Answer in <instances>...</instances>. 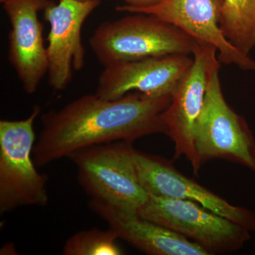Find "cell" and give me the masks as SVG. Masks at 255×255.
<instances>
[{
    "label": "cell",
    "instance_id": "6da1fadb",
    "mask_svg": "<svg viewBox=\"0 0 255 255\" xmlns=\"http://www.w3.org/2000/svg\"><path fill=\"white\" fill-rule=\"evenodd\" d=\"M171 100L172 95L151 97L137 92L117 100L95 94L50 110L41 117L42 128L33 150L35 163L44 167L90 146L165 134L162 116Z\"/></svg>",
    "mask_w": 255,
    "mask_h": 255
},
{
    "label": "cell",
    "instance_id": "7a4b0ae2",
    "mask_svg": "<svg viewBox=\"0 0 255 255\" xmlns=\"http://www.w3.org/2000/svg\"><path fill=\"white\" fill-rule=\"evenodd\" d=\"M104 67L152 57L193 55L198 41L152 15L137 14L100 23L89 39Z\"/></svg>",
    "mask_w": 255,
    "mask_h": 255
},
{
    "label": "cell",
    "instance_id": "3957f363",
    "mask_svg": "<svg viewBox=\"0 0 255 255\" xmlns=\"http://www.w3.org/2000/svg\"><path fill=\"white\" fill-rule=\"evenodd\" d=\"M132 142L116 141L90 146L68 158L78 181L91 199L136 214L148 199L137 177Z\"/></svg>",
    "mask_w": 255,
    "mask_h": 255
},
{
    "label": "cell",
    "instance_id": "277c9868",
    "mask_svg": "<svg viewBox=\"0 0 255 255\" xmlns=\"http://www.w3.org/2000/svg\"><path fill=\"white\" fill-rule=\"evenodd\" d=\"M41 108L35 106L27 118L0 121V214L26 206L48 203L47 177L37 171L33 150L34 122Z\"/></svg>",
    "mask_w": 255,
    "mask_h": 255
},
{
    "label": "cell",
    "instance_id": "5b68a950",
    "mask_svg": "<svg viewBox=\"0 0 255 255\" xmlns=\"http://www.w3.org/2000/svg\"><path fill=\"white\" fill-rule=\"evenodd\" d=\"M219 69L211 72L204 106L196 122V152L202 164L211 159H226L255 174L254 135L246 120L225 100Z\"/></svg>",
    "mask_w": 255,
    "mask_h": 255
},
{
    "label": "cell",
    "instance_id": "8992f818",
    "mask_svg": "<svg viewBox=\"0 0 255 255\" xmlns=\"http://www.w3.org/2000/svg\"><path fill=\"white\" fill-rule=\"evenodd\" d=\"M148 196L137 215L191 239L209 255L239 251L251 240L246 228L198 203Z\"/></svg>",
    "mask_w": 255,
    "mask_h": 255
},
{
    "label": "cell",
    "instance_id": "52a82bcc",
    "mask_svg": "<svg viewBox=\"0 0 255 255\" xmlns=\"http://www.w3.org/2000/svg\"><path fill=\"white\" fill-rule=\"evenodd\" d=\"M192 56V65L174 90L162 117L165 134L174 143V157H185L197 175L202 163L194 143L196 124L204 106L210 75L220 67V62L216 48L200 42Z\"/></svg>",
    "mask_w": 255,
    "mask_h": 255
},
{
    "label": "cell",
    "instance_id": "ba28073f",
    "mask_svg": "<svg viewBox=\"0 0 255 255\" xmlns=\"http://www.w3.org/2000/svg\"><path fill=\"white\" fill-rule=\"evenodd\" d=\"M224 0H160L146 7L121 5L118 11L152 15L187 33L198 42L215 47L219 60L243 70H255V60L228 41L221 30Z\"/></svg>",
    "mask_w": 255,
    "mask_h": 255
},
{
    "label": "cell",
    "instance_id": "9c48e42d",
    "mask_svg": "<svg viewBox=\"0 0 255 255\" xmlns=\"http://www.w3.org/2000/svg\"><path fill=\"white\" fill-rule=\"evenodd\" d=\"M133 161L140 184L148 195L194 201L233 222L255 232V213L233 206L181 173L163 157L134 149Z\"/></svg>",
    "mask_w": 255,
    "mask_h": 255
},
{
    "label": "cell",
    "instance_id": "30bf717a",
    "mask_svg": "<svg viewBox=\"0 0 255 255\" xmlns=\"http://www.w3.org/2000/svg\"><path fill=\"white\" fill-rule=\"evenodd\" d=\"M100 4V0H60L44 10L50 31L46 47L48 82L55 90H63L73 71L85 65V50L82 28L87 17Z\"/></svg>",
    "mask_w": 255,
    "mask_h": 255
},
{
    "label": "cell",
    "instance_id": "8fae6325",
    "mask_svg": "<svg viewBox=\"0 0 255 255\" xmlns=\"http://www.w3.org/2000/svg\"><path fill=\"white\" fill-rule=\"evenodd\" d=\"M193 61L190 55L176 54L114 64L100 74L95 94L105 100L133 92L151 97L172 95Z\"/></svg>",
    "mask_w": 255,
    "mask_h": 255
},
{
    "label": "cell",
    "instance_id": "7c38bea8",
    "mask_svg": "<svg viewBox=\"0 0 255 255\" xmlns=\"http://www.w3.org/2000/svg\"><path fill=\"white\" fill-rule=\"evenodd\" d=\"M52 4L49 0H6L3 2L11 23L8 58L28 95L36 92L48 72L47 49L38 12Z\"/></svg>",
    "mask_w": 255,
    "mask_h": 255
},
{
    "label": "cell",
    "instance_id": "4fadbf2b",
    "mask_svg": "<svg viewBox=\"0 0 255 255\" xmlns=\"http://www.w3.org/2000/svg\"><path fill=\"white\" fill-rule=\"evenodd\" d=\"M89 207L124 240L150 255H209L200 246L136 214L91 199Z\"/></svg>",
    "mask_w": 255,
    "mask_h": 255
},
{
    "label": "cell",
    "instance_id": "5bb4252c",
    "mask_svg": "<svg viewBox=\"0 0 255 255\" xmlns=\"http://www.w3.org/2000/svg\"><path fill=\"white\" fill-rule=\"evenodd\" d=\"M220 25L228 41L249 55L255 47V0H224Z\"/></svg>",
    "mask_w": 255,
    "mask_h": 255
},
{
    "label": "cell",
    "instance_id": "9a60e30c",
    "mask_svg": "<svg viewBox=\"0 0 255 255\" xmlns=\"http://www.w3.org/2000/svg\"><path fill=\"white\" fill-rule=\"evenodd\" d=\"M119 238L112 228L102 231L97 228L75 233L65 242L63 248L65 255H122Z\"/></svg>",
    "mask_w": 255,
    "mask_h": 255
},
{
    "label": "cell",
    "instance_id": "2e32d148",
    "mask_svg": "<svg viewBox=\"0 0 255 255\" xmlns=\"http://www.w3.org/2000/svg\"><path fill=\"white\" fill-rule=\"evenodd\" d=\"M128 6L132 7H146L157 4L160 0H124Z\"/></svg>",
    "mask_w": 255,
    "mask_h": 255
},
{
    "label": "cell",
    "instance_id": "e0dca14e",
    "mask_svg": "<svg viewBox=\"0 0 255 255\" xmlns=\"http://www.w3.org/2000/svg\"><path fill=\"white\" fill-rule=\"evenodd\" d=\"M4 1H6V0H0V1H1V3L4 2Z\"/></svg>",
    "mask_w": 255,
    "mask_h": 255
},
{
    "label": "cell",
    "instance_id": "ac0fdd59",
    "mask_svg": "<svg viewBox=\"0 0 255 255\" xmlns=\"http://www.w3.org/2000/svg\"><path fill=\"white\" fill-rule=\"evenodd\" d=\"M81 1H85V0H81Z\"/></svg>",
    "mask_w": 255,
    "mask_h": 255
}]
</instances>
